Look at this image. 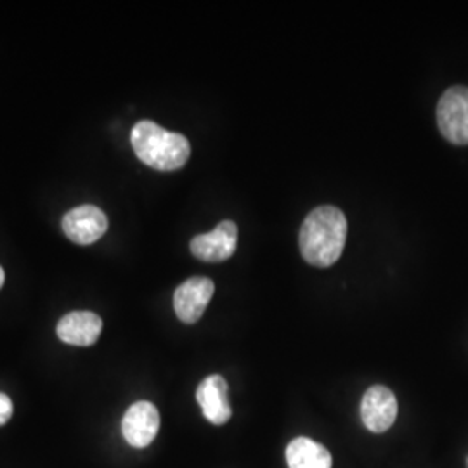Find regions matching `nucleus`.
Returning <instances> with one entry per match:
<instances>
[{"label":"nucleus","instance_id":"6e6552de","mask_svg":"<svg viewBox=\"0 0 468 468\" xmlns=\"http://www.w3.org/2000/svg\"><path fill=\"white\" fill-rule=\"evenodd\" d=\"M160 431V413L150 401H137L122 420V434L134 448H146Z\"/></svg>","mask_w":468,"mask_h":468},{"label":"nucleus","instance_id":"423d86ee","mask_svg":"<svg viewBox=\"0 0 468 468\" xmlns=\"http://www.w3.org/2000/svg\"><path fill=\"white\" fill-rule=\"evenodd\" d=\"M238 245V228L233 220H222L212 233L191 239V253L203 262H224L231 259Z\"/></svg>","mask_w":468,"mask_h":468},{"label":"nucleus","instance_id":"9b49d317","mask_svg":"<svg viewBox=\"0 0 468 468\" xmlns=\"http://www.w3.org/2000/svg\"><path fill=\"white\" fill-rule=\"evenodd\" d=\"M288 468H332V454L309 437H297L286 448Z\"/></svg>","mask_w":468,"mask_h":468},{"label":"nucleus","instance_id":"9d476101","mask_svg":"<svg viewBox=\"0 0 468 468\" xmlns=\"http://www.w3.org/2000/svg\"><path fill=\"white\" fill-rule=\"evenodd\" d=\"M102 330V319L89 313V311H75L69 313L58 323L56 334L61 342L77 346V347H89L94 346L100 338Z\"/></svg>","mask_w":468,"mask_h":468},{"label":"nucleus","instance_id":"f257e3e1","mask_svg":"<svg viewBox=\"0 0 468 468\" xmlns=\"http://www.w3.org/2000/svg\"><path fill=\"white\" fill-rule=\"evenodd\" d=\"M347 239V218L334 205L314 208L302 222L299 247L305 262L330 268L340 259Z\"/></svg>","mask_w":468,"mask_h":468},{"label":"nucleus","instance_id":"f8f14e48","mask_svg":"<svg viewBox=\"0 0 468 468\" xmlns=\"http://www.w3.org/2000/svg\"><path fill=\"white\" fill-rule=\"evenodd\" d=\"M13 401L5 394L0 392V427L5 425L9 420L13 419Z\"/></svg>","mask_w":468,"mask_h":468},{"label":"nucleus","instance_id":"7ed1b4c3","mask_svg":"<svg viewBox=\"0 0 468 468\" xmlns=\"http://www.w3.org/2000/svg\"><path fill=\"white\" fill-rule=\"evenodd\" d=\"M437 125L452 144L468 146V87L456 85L441 96Z\"/></svg>","mask_w":468,"mask_h":468},{"label":"nucleus","instance_id":"ddd939ff","mask_svg":"<svg viewBox=\"0 0 468 468\" xmlns=\"http://www.w3.org/2000/svg\"><path fill=\"white\" fill-rule=\"evenodd\" d=\"M4 280H5V274H4V269L0 266V288H2V284H4Z\"/></svg>","mask_w":468,"mask_h":468},{"label":"nucleus","instance_id":"39448f33","mask_svg":"<svg viewBox=\"0 0 468 468\" xmlns=\"http://www.w3.org/2000/svg\"><path fill=\"white\" fill-rule=\"evenodd\" d=\"M398 417V399L385 385H373L361 401V419L375 434L387 432Z\"/></svg>","mask_w":468,"mask_h":468},{"label":"nucleus","instance_id":"f03ea898","mask_svg":"<svg viewBox=\"0 0 468 468\" xmlns=\"http://www.w3.org/2000/svg\"><path fill=\"white\" fill-rule=\"evenodd\" d=\"M135 156L148 167L160 172L179 170L191 154L187 137L162 129L151 120L137 122L131 134Z\"/></svg>","mask_w":468,"mask_h":468},{"label":"nucleus","instance_id":"20e7f679","mask_svg":"<svg viewBox=\"0 0 468 468\" xmlns=\"http://www.w3.org/2000/svg\"><path fill=\"white\" fill-rule=\"evenodd\" d=\"M216 284L208 278H189L187 282L177 286L174 293V309L177 318L186 324H195L200 321L207 305L212 301Z\"/></svg>","mask_w":468,"mask_h":468},{"label":"nucleus","instance_id":"1a4fd4ad","mask_svg":"<svg viewBox=\"0 0 468 468\" xmlns=\"http://www.w3.org/2000/svg\"><path fill=\"white\" fill-rule=\"evenodd\" d=\"M197 401L203 417L214 425H224L233 417V408L228 399V382L220 375L207 377L197 388Z\"/></svg>","mask_w":468,"mask_h":468},{"label":"nucleus","instance_id":"0eeeda50","mask_svg":"<svg viewBox=\"0 0 468 468\" xmlns=\"http://www.w3.org/2000/svg\"><path fill=\"white\" fill-rule=\"evenodd\" d=\"M63 231L77 245H92L108 231V218L96 205H80L63 218Z\"/></svg>","mask_w":468,"mask_h":468}]
</instances>
